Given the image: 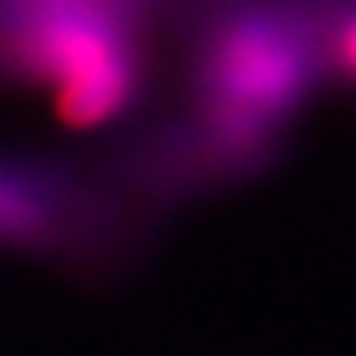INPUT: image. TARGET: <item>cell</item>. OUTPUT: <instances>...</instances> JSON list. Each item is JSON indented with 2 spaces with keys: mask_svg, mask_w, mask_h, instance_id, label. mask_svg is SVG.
<instances>
[{
  "mask_svg": "<svg viewBox=\"0 0 356 356\" xmlns=\"http://www.w3.org/2000/svg\"><path fill=\"white\" fill-rule=\"evenodd\" d=\"M190 0H0V91L65 133L122 137L159 99Z\"/></svg>",
  "mask_w": 356,
  "mask_h": 356,
  "instance_id": "1",
  "label": "cell"
},
{
  "mask_svg": "<svg viewBox=\"0 0 356 356\" xmlns=\"http://www.w3.org/2000/svg\"><path fill=\"white\" fill-rule=\"evenodd\" d=\"M159 220L122 190L99 152L0 144V254L80 284H110L152 250Z\"/></svg>",
  "mask_w": 356,
  "mask_h": 356,
  "instance_id": "2",
  "label": "cell"
},
{
  "mask_svg": "<svg viewBox=\"0 0 356 356\" xmlns=\"http://www.w3.org/2000/svg\"><path fill=\"white\" fill-rule=\"evenodd\" d=\"M318 72L356 91V0H315Z\"/></svg>",
  "mask_w": 356,
  "mask_h": 356,
  "instance_id": "3",
  "label": "cell"
}]
</instances>
